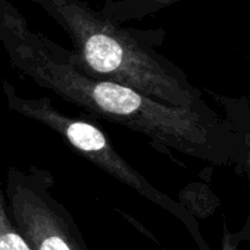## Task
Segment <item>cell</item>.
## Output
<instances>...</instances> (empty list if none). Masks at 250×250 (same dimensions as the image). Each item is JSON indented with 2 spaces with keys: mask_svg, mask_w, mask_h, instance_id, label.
<instances>
[{
  "mask_svg": "<svg viewBox=\"0 0 250 250\" xmlns=\"http://www.w3.org/2000/svg\"><path fill=\"white\" fill-rule=\"evenodd\" d=\"M244 231H240V232H229L227 228L224 229V237H222V247L221 250H237L238 247V243L243 240V235Z\"/></svg>",
  "mask_w": 250,
  "mask_h": 250,
  "instance_id": "obj_8",
  "label": "cell"
},
{
  "mask_svg": "<svg viewBox=\"0 0 250 250\" xmlns=\"http://www.w3.org/2000/svg\"><path fill=\"white\" fill-rule=\"evenodd\" d=\"M181 0H104L100 8L110 20L124 24L131 20H142L172 6Z\"/></svg>",
  "mask_w": 250,
  "mask_h": 250,
  "instance_id": "obj_6",
  "label": "cell"
},
{
  "mask_svg": "<svg viewBox=\"0 0 250 250\" xmlns=\"http://www.w3.org/2000/svg\"><path fill=\"white\" fill-rule=\"evenodd\" d=\"M0 250H31L15 228L6 208L3 190L0 188Z\"/></svg>",
  "mask_w": 250,
  "mask_h": 250,
  "instance_id": "obj_7",
  "label": "cell"
},
{
  "mask_svg": "<svg viewBox=\"0 0 250 250\" xmlns=\"http://www.w3.org/2000/svg\"><path fill=\"white\" fill-rule=\"evenodd\" d=\"M2 91L11 112L39 122L55 131L94 167L183 222L196 241L199 250H210L194 215L181 202L174 200L149 183L143 174H140L113 147L110 140L97 125L63 113L47 96L25 97L6 80L2 83Z\"/></svg>",
  "mask_w": 250,
  "mask_h": 250,
  "instance_id": "obj_3",
  "label": "cell"
},
{
  "mask_svg": "<svg viewBox=\"0 0 250 250\" xmlns=\"http://www.w3.org/2000/svg\"><path fill=\"white\" fill-rule=\"evenodd\" d=\"M50 171L9 167L3 196L8 213L31 250H90L71 212L53 194Z\"/></svg>",
  "mask_w": 250,
  "mask_h": 250,
  "instance_id": "obj_4",
  "label": "cell"
},
{
  "mask_svg": "<svg viewBox=\"0 0 250 250\" xmlns=\"http://www.w3.org/2000/svg\"><path fill=\"white\" fill-rule=\"evenodd\" d=\"M0 46L12 68L39 87L94 116L146 136L159 152H178L241 174L243 143L228 119L209 106H171L87 75L72 62L71 50L34 31L9 0H0Z\"/></svg>",
  "mask_w": 250,
  "mask_h": 250,
  "instance_id": "obj_1",
  "label": "cell"
},
{
  "mask_svg": "<svg viewBox=\"0 0 250 250\" xmlns=\"http://www.w3.org/2000/svg\"><path fill=\"white\" fill-rule=\"evenodd\" d=\"M69 37L71 59L90 77L133 88L178 107H205L187 75L156 50L162 30L128 28L84 0H30Z\"/></svg>",
  "mask_w": 250,
  "mask_h": 250,
  "instance_id": "obj_2",
  "label": "cell"
},
{
  "mask_svg": "<svg viewBox=\"0 0 250 250\" xmlns=\"http://www.w3.org/2000/svg\"><path fill=\"white\" fill-rule=\"evenodd\" d=\"M221 103L225 119L232 125V128L238 133L243 143V169L241 174L246 175L250 183V103L244 97H228L216 96Z\"/></svg>",
  "mask_w": 250,
  "mask_h": 250,
  "instance_id": "obj_5",
  "label": "cell"
}]
</instances>
